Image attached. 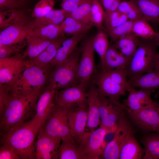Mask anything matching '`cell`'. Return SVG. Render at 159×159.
I'll list each match as a JSON object with an SVG mask.
<instances>
[{
  "label": "cell",
  "instance_id": "1",
  "mask_svg": "<svg viewBox=\"0 0 159 159\" xmlns=\"http://www.w3.org/2000/svg\"><path fill=\"white\" fill-rule=\"evenodd\" d=\"M43 90L32 91L12 95L0 117V136L34 116L36 104Z\"/></svg>",
  "mask_w": 159,
  "mask_h": 159
},
{
  "label": "cell",
  "instance_id": "2",
  "mask_svg": "<svg viewBox=\"0 0 159 159\" xmlns=\"http://www.w3.org/2000/svg\"><path fill=\"white\" fill-rule=\"evenodd\" d=\"M37 122L35 115L30 120L0 136V145L5 144L11 147L20 159H35Z\"/></svg>",
  "mask_w": 159,
  "mask_h": 159
},
{
  "label": "cell",
  "instance_id": "3",
  "mask_svg": "<svg viewBox=\"0 0 159 159\" xmlns=\"http://www.w3.org/2000/svg\"><path fill=\"white\" fill-rule=\"evenodd\" d=\"M159 46L154 39L148 40L140 38L137 50L127 69L128 80L150 72L159 67L157 51Z\"/></svg>",
  "mask_w": 159,
  "mask_h": 159
},
{
  "label": "cell",
  "instance_id": "4",
  "mask_svg": "<svg viewBox=\"0 0 159 159\" xmlns=\"http://www.w3.org/2000/svg\"><path fill=\"white\" fill-rule=\"evenodd\" d=\"M125 69L101 70L93 78V84L99 95L119 101L130 87Z\"/></svg>",
  "mask_w": 159,
  "mask_h": 159
},
{
  "label": "cell",
  "instance_id": "5",
  "mask_svg": "<svg viewBox=\"0 0 159 159\" xmlns=\"http://www.w3.org/2000/svg\"><path fill=\"white\" fill-rule=\"evenodd\" d=\"M81 51V47H77L66 61L52 68L47 86L58 91L79 83Z\"/></svg>",
  "mask_w": 159,
  "mask_h": 159
},
{
  "label": "cell",
  "instance_id": "6",
  "mask_svg": "<svg viewBox=\"0 0 159 159\" xmlns=\"http://www.w3.org/2000/svg\"><path fill=\"white\" fill-rule=\"evenodd\" d=\"M11 85L13 94L34 90H42L47 86L52 68L29 63Z\"/></svg>",
  "mask_w": 159,
  "mask_h": 159
},
{
  "label": "cell",
  "instance_id": "7",
  "mask_svg": "<svg viewBox=\"0 0 159 159\" xmlns=\"http://www.w3.org/2000/svg\"><path fill=\"white\" fill-rule=\"evenodd\" d=\"M73 107H64L55 104L41 130L52 137L62 140L72 138L70 133L68 114Z\"/></svg>",
  "mask_w": 159,
  "mask_h": 159
},
{
  "label": "cell",
  "instance_id": "8",
  "mask_svg": "<svg viewBox=\"0 0 159 159\" xmlns=\"http://www.w3.org/2000/svg\"><path fill=\"white\" fill-rule=\"evenodd\" d=\"M30 20L26 14L1 30L0 42L22 51L26 45L29 34L32 31Z\"/></svg>",
  "mask_w": 159,
  "mask_h": 159
},
{
  "label": "cell",
  "instance_id": "9",
  "mask_svg": "<svg viewBox=\"0 0 159 159\" xmlns=\"http://www.w3.org/2000/svg\"><path fill=\"white\" fill-rule=\"evenodd\" d=\"M115 131L101 125L92 131H85L79 145L87 159H100L107 144L105 142L106 136Z\"/></svg>",
  "mask_w": 159,
  "mask_h": 159
},
{
  "label": "cell",
  "instance_id": "10",
  "mask_svg": "<svg viewBox=\"0 0 159 159\" xmlns=\"http://www.w3.org/2000/svg\"><path fill=\"white\" fill-rule=\"evenodd\" d=\"M112 140L107 144L100 159H118L121 149L128 137L134 134L131 124L125 115L118 121Z\"/></svg>",
  "mask_w": 159,
  "mask_h": 159
},
{
  "label": "cell",
  "instance_id": "11",
  "mask_svg": "<svg viewBox=\"0 0 159 159\" xmlns=\"http://www.w3.org/2000/svg\"><path fill=\"white\" fill-rule=\"evenodd\" d=\"M98 102L100 125L115 131L118 121L125 115L124 106L119 101L99 94Z\"/></svg>",
  "mask_w": 159,
  "mask_h": 159
},
{
  "label": "cell",
  "instance_id": "12",
  "mask_svg": "<svg viewBox=\"0 0 159 159\" xmlns=\"http://www.w3.org/2000/svg\"><path fill=\"white\" fill-rule=\"evenodd\" d=\"M93 37L87 39L81 47L78 70V83L83 84L87 87L94 75L95 69V51L92 44Z\"/></svg>",
  "mask_w": 159,
  "mask_h": 159
},
{
  "label": "cell",
  "instance_id": "13",
  "mask_svg": "<svg viewBox=\"0 0 159 159\" xmlns=\"http://www.w3.org/2000/svg\"><path fill=\"white\" fill-rule=\"evenodd\" d=\"M155 106L145 107L138 111L126 110L130 120L142 131L146 133H159V112Z\"/></svg>",
  "mask_w": 159,
  "mask_h": 159
},
{
  "label": "cell",
  "instance_id": "14",
  "mask_svg": "<svg viewBox=\"0 0 159 159\" xmlns=\"http://www.w3.org/2000/svg\"><path fill=\"white\" fill-rule=\"evenodd\" d=\"M27 60L21 53L0 59V84L11 85L26 67Z\"/></svg>",
  "mask_w": 159,
  "mask_h": 159
},
{
  "label": "cell",
  "instance_id": "15",
  "mask_svg": "<svg viewBox=\"0 0 159 159\" xmlns=\"http://www.w3.org/2000/svg\"><path fill=\"white\" fill-rule=\"evenodd\" d=\"M87 87L83 84L78 83L57 91L54 97L55 104L71 107L87 104Z\"/></svg>",
  "mask_w": 159,
  "mask_h": 159
},
{
  "label": "cell",
  "instance_id": "16",
  "mask_svg": "<svg viewBox=\"0 0 159 159\" xmlns=\"http://www.w3.org/2000/svg\"><path fill=\"white\" fill-rule=\"evenodd\" d=\"M88 117L87 104L72 107L68 114V122L71 136L78 144L85 133Z\"/></svg>",
  "mask_w": 159,
  "mask_h": 159
},
{
  "label": "cell",
  "instance_id": "17",
  "mask_svg": "<svg viewBox=\"0 0 159 159\" xmlns=\"http://www.w3.org/2000/svg\"><path fill=\"white\" fill-rule=\"evenodd\" d=\"M62 140L52 137L42 130L37 134L34 155L35 159H57Z\"/></svg>",
  "mask_w": 159,
  "mask_h": 159
},
{
  "label": "cell",
  "instance_id": "18",
  "mask_svg": "<svg viewBox=\"0 0 159 159\" xmlns=\"http://www.w3.org/2000/svg\"><path fill=\"white\" fill-rule=\"evenodd\" d=\"M153 90L140 89L139 90L130 87L127 98L123 100L122 104L126 110L133 112L143 108L156 106L159 101L153 100L151 95L155 91Z\"/></svg>",
  "mask_w": 159,
  "mask_h": 159
},
{
  "label": "cell",
  "instance_id": "19",
  "mask_svg": "<svg viewBox=\"0 0 159 159\" xmlns=\"http://www.w3.org/2000/svg\"><path fill=\"white\" fill-rule=\"evenodd\" d=\"M57 91L47 86L41 93L37 101L35 116L37 134L43 127L52 108L55 104L54 97Z\"/></svg>",
  "mask_w": 159,
  "mask_h": 159
},
{
  "label": "cell",
  "instance_id": "20",
  "mask_svg": "<svg viewBox=\"0 0 159 159\" xmlns=\"http://www.w3.org/2000/svg\"><path fill=\"white\" fill-rule=\"evenodd\" d=\"M88 117L85 131H92L101 123L99 109L98 93L93 84L87 92Z\"/></svg>",
  "mask_w": 159,
  "mask_h": 159
},
{
  "label": "cell",
  "instance_id": "21",
  "mask_svg": "<svg viewBox=\"0 0 159 159\" xmlns=\"http://www.w3.org/2000/svg\"><path fill=\"white\" fill-rule=\"evenodd\" d=\"M131 59L126 57L110 44L105 55L101 70L127 69Z\"/></svg>",
  "mask_w": 159,
  "mask_h": 159
},
{
  "label": "cell",
  "instance_id": "22",
  "mask_svg": "<svg viewBox=\"0 0 159 159\" xmlns=\"http://www.w3.org/2000/svg\"><path fill=\"white\" fill-rule=\"evenodd\" d=\"M84 37L85 34H77L73 35L70 38L65 39L58 49L55 58L50 63V67L52 68L66 61L76 49L78 45Z\"/></svg>",
  "mask_w": 159,
  "mask_h": 159
},
{
  "label": "cell",
  "instance_id": "23",
  "mask_svg": "<svg viewBox=\"0 0 159 159\" xmlns=\"http://www.w3.org/2000/svg\"><path fill=\"white\" fill-rule=\"evenodd\" d=\"M128 82L130 86L133 88L155 90L159 88V67L145 74L128 80Z\"/></svg>",
  "mask_w": 159,
  "mask_h": 159
},
{
  "label": "cell",
  "instance_id": "24",
  "mask_svg": "<svg viewBox=\"0 0 159 159\" xmlns=\"http://www.w3.org/2000/svg\"><path fill=\"white\" fill-rule=\"evenodd\" d=\"M66 39L64 36L54 40L37 57L28 59V62L42 67H51L50 63L55 58L58 49Z\"/></svg>",
  "mask_w": 159,
  "mask_h": 159
},
{
  "label": "cell",
  "instance_id": "25",
  "mask_svg": "<svg viewBox=\"0 0 159 159\" xmlns=\"http://www.w3.org/2000/svg\"><path fill=\"white\" fill-rule=\"evenodd\" d=\"M57 159H87L73 138L62 140L59 148Z\"/></svg>",
  "mask_w": 159,
  "mask_h": 159
},
{
  "label": "cell",
  "instance_id": "26",
  "mask_svg": "<svg viewBox=\"0 0 159 159\" xmlns=\"http://www.w3.org/2000/svg\"><path fill=\"white\" fill-rule=\"evenodd\" d=\"M131 134L123 145L120 153V159H143L145 153L144 149L142 148L134 137Z\"/></svg>",
  "mask_w": 159,
  "mask_h": 159
},
{
  "label": "cell",
  "instance_id": "27",
  "mask_svg": "<svg viewBox=\"0 0 159 159\" xmlns=\"http://www.w3.org/2000/svg\"><path fill=\"white\" fill-rule=\"evenodd\" d=\"M139 40L140 37L131 32L113 42L112 45L125 56L132 59Z\"/></svg>",
  "mask_w": 159,
  "mask_h": 159
},
{
  "label": "cell",
  "instance_id": "28",
  "mask_svg": "<svg viewBox=\"0 0 159 159\" xmlns=\"http://www.w3.org/2000/svg\"><path fill=\"white\" fill-rule=\"evenodd\" d=\"M54 40L37 37H29L27 39L26 48L21 53L22 57L24 59L28 57L29 59L37 57Z\"/></svg>",
  "mask_w": 159,
  "mask_h": 159
},
{
  "label": "cell",
  "instance_id": "29",
  "mask_svg": "<svg viewBox=\"0 0 159 159\" xmlns=\"http://www.w3.org/2000/svg\"><path fill=\"white\" fill-rule=\"evenodd\" d=\"M68 12L62 9H53L46 15L31 20V24L32 29L33 30L34 29L50 24L60 25L66 18Z\"/></svg>",
  "mask_w": 159,
  "mask_h": 159
},
{
  "label": "cell",
  "instance_id": "30",
  "mask_svg": "<svg viewBox=\"0 0 159 159\" xmlns=\"http://www.w3.org/2000/svg\"><path fill=\"white\" fill-rule=\"evenodd\" d=\"M144 147L143 159H159V133L151 132L140 139Z\"/></svg>",
  "mask_w": 159,
  "mask_h": 159
},
{
  "label": "cell",
  "instance_id": "31",
  "mask_svg": "<svg viewBox=\"0 0 159 159\" xmlns=\"http://www.w3.org/2000/svg\"><path fill=\"white\" fill-rule=\"evenodd\" d=\"M147 21L159 22V0H132Z\"/></svg>",
  "mask_w": 159,
  "mask_h": 159
},
{
  "label": "cell",
  "instance_id": "32",
  "mask_svg": "<svg viewBox=\"0 0 159 159\" xmlns=\"http://www.w3.org/2000/svg\"><path fill=\"white\" fill-rule=\"evenodd\" d=\"M64 34L60 25L50 24L33 29L28 37H35L55 40L65 36Z\"/></svg>",
  "mask_w": 159,
  "mask_h": 159
},
{
  "label": "cell",
  "instance_id": "33",
  "mask_svg": "<svg viewBox=\"0 0 159 159\" xmlns=\"http://www.w3.org/2000/svg\"><path fill=\"white\" fill-rule=\"evenodd\" d=\"M60 25L64 34L72 35L85 34L93 26L92 25L81 22L71 17L66 18Z\"/></svg>",
  "mask_w": 159,
  "mask_h": 159
},
{
  "label": "cell",
  "instance_id": "34",
  "mask_svg": "<svg viewBox=\"0 0 159 159\" xmlns=\"http://www.w3.org/2000/svg\"><path fill=\"white\" fill-rule=\"evenodd\" d=\"M92 4V0L89 1L72 11L68 12L66 18L71 17L81 22L93 26L91 16Z\"/></svg>",
  "mask_w": 159,
  "mask_h": 159
},
{
  "label": "cell",
  "instance_id": "35",
  "mask_svg": "<svg viewBox=\"0 0 159 159\" xmlns=\"http://www.w3.org/2000/svg\"><path fill=\"white\" fill-rule=\"evenodd\" d=\"M117 10L125 15L129 20L135 21L146 20L136 4L132 0L121 1Z\"/></svg>",
  "mask_w": 159,
  "mask_h": 159
},
{
  "label": "cell",
  "instance_id": "36",
  "mask_svg": "<svg viewBox=\"0 0 159 159\" xmlns=\"http://www.w3.org/2000/svg\"><path fill=\"white\" fill-rule=\"evenodd\" d=\"M132 32L140 38L148 40L154 39L156 34L148 21L143 19L134 21Z\"/></svg>",
  "mask_w": 159,
  "mask_h": 159
},
{
  "label": "cell",
  "instance_id": "37",
  "mask_svg": "<svg viewBox=\"0 0 159 159\" xmlns=\"http://www.w3.org/2000/svg\"><path fill=\"white\" fill-rule=\"evenodd\" d=\"M108 36L102 31H100L93 37V46L100 57L101 66L102 64L104 57L110 44Z\"/></svg>",
  "mask_w": 159,
  "mask_h": 159
},
{
  "label": "cell",
  "instance_id": "38",
  "mask_svg": "<svg viewBox=\"0 0 159 159\" xmlns=\"http://www.w3.org/2000/svg\"><path fill=\"white\" fill-rule=\"evenodd\" d=\"M26 14L20 9H10L0 11V28L2 30L9 26Z\"/></svg>",
  "mask_w": 159,
  "mask_h": 159
},
{
  "label": "cell",
  "instance_id": "39",
  "mask_svg": "<svg viewBox=\"0 0 159 159\" xmlns=\"http://www.w3.org/2000/svg\"><path fill=\"white\" fill-rule=\"evenodd\" d=\"M135 21L128 20L110 29L106 30L112 42H114L123 36L132 32Z\"/></svg>",
  "mask_w": 159,
  "mask_h": 159
},
{
  "label": "cell",
  "instance_id": "40",
  "mask_svg": "<svg viewBox=\"0 0 159 159\" xmlns=\"http://www.w3.org/2000/svg\"><path fill=\"white\" fill-rule=\"evenodd\" d=\"M105 11L99 0H92L91 9L92 21L93 26L103 30Z\"/></svg>",
  "mask_w": 159,
  "mask_h": 159
},
{
  "label": "cell",
  "instance_id": "41",
  "mask_svg": "<svg viewBox=\"0 0 159 159\" xmlns=\"http://www.w3.org/2000/svg\"><path fill=\"white\" fill-rule=\"evenodd\" d=\"M128 20L125 15L117 10L111 12H105L104 22L106 30L114 28Z\"/></svg>",
  "mask_w": 159,
  "mask_h": 159
},
{
  "label": "cell",
  "instance_id": "42",
  "mask_svg": "<svg viewBox=\"0 0 159 159\" xmlns=\"http://www.w3.org/2000/svg\"><path fill=\"white\" fill-rule=\"evenodd\" d=\"M55 2L54 0H40L35 5L31 16L36 18L43 17L53 9Z\"/></svg>",
  "mask_w": 159,
  "mask_h": 159
},
{
  "label": "cell",
  "instance_id": "43",
  "mask_svg": "<svg viewBox=\"0 0 159 159\" xmlns=\"http://www.w3.org/2000/svg\"><path fill=\"white\" fill-rule=\"evenodd\" d=\"M12 95L10 85L0 84V117L2 116L6 106Z\"/></svg>",
  "mask_w": 159,
  "mask_h": 159
},
{
  "label": "cell",
  "instance_id": "44",
  "mask_svg": "<svg viewBox=\"0 0 159 159\" xmlns=\"http://www.w3.org/2000/svg\"><path fill=\"white\" fill-rule=\"evenodd\" d=\"M23 0H0V10L20 9L25 5Z\"/></svg>",
  "mask_w": 159,
  "mask_h": 159
},
{
  "label": "cell",
  "instance_id": "45",
  "mask_svg": "<svg viewBox=\"0 0 159 159\" xmlns=\"http://www.w3.org/2000/svg\"><path fill=\"white\" fill-rule=\"evenodd\" d=\"M90 0H67L62 1L61 9L69 12Z\"/></svg>",
  "mask_w": 159,
  "mask_h": 159
},
{
  "label": "cell",
  "instance_id": "46",
  "mask_svg": "<svg viewBox=\"0 0 159 159\" xmlns=\"http://www.w3.org/2000/svg\"><path fill=\"white\" fill-rule=\"evenodd\" d=\"M0 159H20L16 152L11 147L5 144H1Z\"/></svg>",
  "mask_w": 159,
  "mask_h": 159
},
{
  "label": "cell",
  "instance_id": "47",
  "mask_svg": "<svg viewBox=\"0 0 159 159\" xmlns=\"http://www.w3.org/2000/svg\"><path fill=\"white\" fill-rule=\"evenodd\" d=\"M105 12L113 11L117 10L121 0H99Z\"/></svg>",
  "mask_w": 159,
  "mask_h": 159
},
{
  "label": "cell",
  "instance_id": "48",
  "mask_svg": "<svg viewBox=\"0 0 159 159\" xmlns=\"http://www.w3.org/2000/svg\"><path fill=\"white\" fill-rule=\"evenodd\" d=\"M21 51L14 47L3 44L0 42V59L8 57Z\"/></svg>",
  "mask_w": 159,
  "mask_h": 159
},
{
  "label": "cell",
  "instance_id": "49",
  "mask_svg": "<svg viewBox=\"0 0 159 159\" xmlns=\"http://www.w3.org/2000/svg\"><path fill=\"white\" fill-rule=\"evenodd\" d=\"M154 39L159 45V32H156V35Z\"/></svg>",
  "mask_w": 159,
  "mask_h": 159
},
{
  "label": "cell",
  "instance_id": "50",
  "mask_svg": "<svg viewBox=\"0 0 159 159\" xmlns=\"http://www.w3.org/2000/svg\"><path fill=\"white\" fill-rule=\"evenodd\" d=\"M154 97L155 98H159V91L156 92L155 95Z\"/></svg>",
  "mask_w": 159,
  "mask_h": 159
},
{
  "label": "cell",
  "instance_id": "51",
  "mask_svg": "<svg viewBox=\"0 0 159 159\" xmlns=\"http://www.w3.org/2000/svg\"><path fill=\"white\" fill-rule=\"evenodd\" d=\"M157 110H158V112H159V105L157 107Z\"/></svg>",
  "mask_w": 159,
  "mask_h": 159
},
{
  "label": "cell",
  "instance_id": "52",
  "mask_svg": "<svg viewBox=\"0 0 159 159\" xmlns=\"http://www.w3.org/2000/svg\"><path fill=\"white\" fill-rule=\"evenodd\" d=\"M59 0V1H66L67 0Z\"/></svg>",
  "mask_w": 159,
  "mask_h": 159
},
{
  "label": "cell",
  "instance_id": "53",
  "mask_svg": "<svg viewBox=\"0 0 159 159\" xmlns=\"http://www.w3.org/2000/svg\"><path fill=\"white\" fill-rule=\"evenodd\" d=\"M158 59H159V53L158 54Z\"/></svg>",
  "mask_w": 159,
  "mask_h": 159
},
{
  "label": "cell",
  "instance_id": "54",
  "mask_svg": "<svg viewBox=\"0 0 159 159\" xmlns=\"http://www.w3.org/2000/svg\"><path fill=\"white\" fill-rule=\"evenodd\" d=\"M24 0V1H25L26 0Z\"/></svg>",
  "mask_w": 159,
  "mask_h": 159
}]
</instances>
